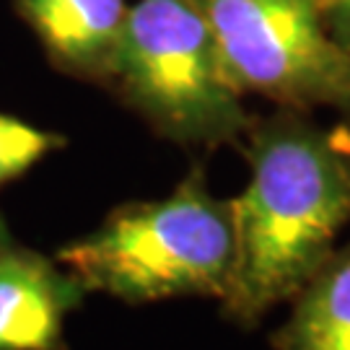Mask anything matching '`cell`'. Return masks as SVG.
I'll return each mask as SVG.
<instances>
[{"instance_id": "277c9868", "label": "cell", "mask_w": 350, "mask_h": 350, "mask_svg": "<svg viewBox=\"0 0 350 350\" xmlns=\"http://www.w3.org/2000/svg\"><path fill=\"white\" fill-rule=\"evenodd\" d=\"M241 94L350 122V55L322 26L314 0H195Z\"/></svg>"}, {"instance_id": "52a82bcc", "label": "cell", "mask_w": 350, "mask_h": 350, "mask_svg": "<svg viewBox=\"0 0 350 350\" xmlns=\"http://www.w3.org/2000/svg\"><path fill=\"white\" fill-rule=\"evenodd\" d=\"M273 350H350V241L317 267L291 299V317L270 335Z\"/></svg>"}, {"instance_id": "5b68a950", "label": "cell", "mask_w": 350, "mask_h": 350, "mask_svg": "<svg viewBox=\"0 0 350 350\" xmlns=\"http://www.w3.org/2000/svg\"><path fill=\"white\" fill-rule=\"evenodd\" d=\"M83 299L81 280L21 244L0 215V350H68L65 319Z\"/></svg>"}, {"instance_id": "6da1fadb", "label": "cell", "mask_w": 350, "mask_h": 350, "mask_svg": "<svg viewBox=\"0 0 350 350\" xmlns=\"http://www.w3.org/2000/svg\"><path fill=\"white\" fill-rule=\"evenodd\" d=\"M244 138L250 182L231 200L237 273L221 312L254 327L296 296L350 226V122L325 127L280 107Z\"/></svg>"}, {"instance_id": "3957f363", "label": "cell", "mask_w": 350, "mask_h": 350, "mask_svg": "<svg viewBox=\"0 0 350 350\" xmlns=\"http://www.w3.org/2000/svg\"><path fill=\"white\" fill-rule=\"evenodd\" d=\"M107 88L179 146L239 143L252 125L195 0H133Z\"/></svg>"}, {"instance_id": "7a4b0ae2", "label": "cell", "mask_w": 350, "mask_h": 350, "mask_svg": "<svg viewBox=\"0 0 350 350\" xmlns=\"http://www.w3.org/2000/svg\"><path fill=\"white\" fill-rule=\"evenodd\" d=\"M237 250L234 205L215 198L195 166L172 195L117 205L99 228L60 247L55 260L86 293L140 306L187 296L224 301Z\"/></svg>"}, {"instance_id": "8992f818", "label": "cell", "mask_w": 350, "mask_h": 350, "mask_svg": "<svg viewBox=\"0 0 350 350\" xmlns=\"http://www.w3.org/2000/svg\"><path fill=\"white\" fill-rule=\"evenodd\" d=\"M13 5L57 70L109 83L130 0H13Z\"/></svg>"}, {"instance_id": "9c48e42d", "label": "cell", "mask_w": 350, "mask_h": 350, "mask_svg": "<svg viewBox=\"0 0 350 350\" xmlns=\"http://www.w3.org/2000/svg\"><path fill=\"white\" fill-rule=\"evenodd\" d=\"M332 42L350 55V0H314Z\"/></svg>"}, {"instance_id": "ba28073f", "label": "cell", "mask_w": 350, "mask_h": 350, "mask_svg": "<svg viewBox=\"0 0 350 350\" xmlns=\"http://www.w3.org/2000/svg\"><path fill=\"white\" fill-rule=\"evenodd\" d=\"M65 138L0 112V189L26 176L52 150H60Z\"/></svg>"}]
</instances>
